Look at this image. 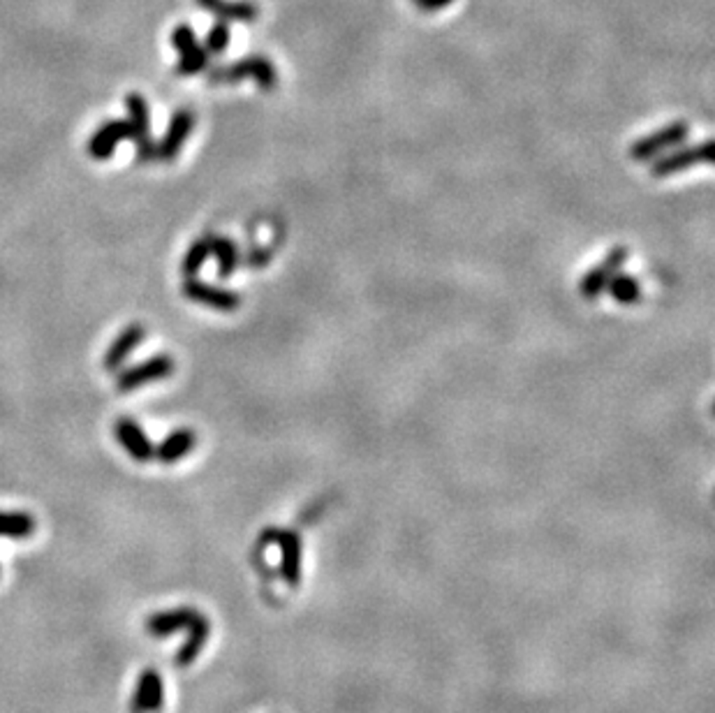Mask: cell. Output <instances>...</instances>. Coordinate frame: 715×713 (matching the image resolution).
<instances>
[{
	"mask_svg": "<svg viewBox=\"0 0 715 713\" xmlns=\"http://www.w3.org/2000/svg\"><path fill=\"white\" fill-rule=\"evenodd\" d=\"M243 79H252L264 91L276 89V65L271 63L269 59H264V56H246V59L236 60V63L227 65L223 70H216L211 75V82H243Z\"/></svg>",
	"mask_w": 715,
	"mask_h": 713,
	"instance_id": "obj_1",
	"label": "cell"
},
{
	"mask_svg": "<svg viewBox=\"0 0 715 713\" xmlns=\"http://www.w3.org/2000/svg\"><path fill=\"white\" fill-rule=\"evenodd\" d=\"M123 139H132L137 144V151L141 147V137L132 121H109V123L100 125L95 130V135L88 142V154L95 160H107L112 158L116 151V144Z\"/></svg>",
	"mask_w": 715,
	"mask_h": 713,
	"instance_id": "obj_2",
	"label": "cell"
},
{
	"mask_svg": "<svg viewBox=\"0 0 715 713\" xmlns=\"http://www.w3.org/2000/svg\"><path fill=\"white\" fill-rule=\"evenodd\" d=\"M687 128L686 121H676V123L667 125L660 132H653L651 137H644L640 142H634L632 148H630V155L637 162H646V160H655L671 147H679L687 139Z\"/></svg>",
	"mask_w": 715,
	"mask_h": 713,
	"instance_id": "obj_3",
	"label": "cell"
},
{
	"mask_svg": "<svg viewBox=\"0 0 715 713\" xmlns=\"http://www.w3.org/2000/svg\"><path fill=\"white\" fill-rule=\"evenodd\" d=\"M174 373V361L167 354H155L151 360L141 361V364L132 366V368H125L123 373L116 376V389L123 394V392H132V389L141 387V384L155 383V380H164Z\"/></svg>",
	"mask_w": 715,
	"mask_h": 713,
	"instance_id": "obj_4",
	"label": "cell"
},
{
	"mask_svg": "<svg viewBox=\"0 0 715 713\" xmlns=\"http://www.w3.org/2000/svg\"><path fill=\"white\" fill-rule=\"evenodd\" d=\"M164 704V681L158 669L147 667L144 672L137 677L135 693L130 701V711L132 713H155Z\"/></svg>",
	"mask_w": 715,
	"mask_h": 713,
	"instance_id": "obj_5",
	"label": "cell"
},
{
	"mask_svg": "<svg viewBox=\"0 0 715 713\" xmlns=\"http://www.w3.org/2000/svg\"><path fill=\"white\" fill-rule=\"evenodd\" d=\"M628 259V248H614L607 257H604V262H600L595 269H591V272L586 273V276L581 278L579 283V292L586 299H595V297H600L607 289V285H609V281L614 278L616 272H621L623 262Z\"/></svg>",
	"mask_w": 715,
	"mask_h": 713,
	"instance_id": "obj_6",
	"label": "cell"
},
{
	"mask_svg": "<svg viewBox=\"0 0 715 713\" xmlns=\"http://www.w3.org/2000/svg\"><path fill=\"white\" fill-rule=\"evenodd\" d=\"M711 160H713V144L711 142H703L699 147L680 148V151H674V154L663 155L660 160H655L653 177H671L676 171H683L692 165H709Z\"/></svg>",
	"mask_w": 715,
	"mask_h": 713,
	"instance_id": "obj_7",
	"label": "cell"
},
{
	"mask_svg": "<svg viewBox=\"0 0 715 713\" xmlns=\"http://www.w3.org/2000/svg\"><path fill=\"white\" fill-rule=\"evenodd\" d=\"M183 295L188 297L190 301H197V304H204L209 308H216V311H236L241 306V297L236 292H229V289L216 288V285L202 283L195 276L186 278L183 283Z\"/></svg>",
	"mask_w": 715,
	"mask_h": 713,
	"instance_id": "obj_8",
	"label": "cell"
},
{
	"mask_svg": "<svg viewBox=\"0 0 715 713\" xmlns=\"http://www.w3.org/2000/svg\"><path fill=\"white\" fill-rule=\"evenodd\" d=\"M193 125H195L193 112H188V109L176 112L170 121V128H167L164 137L160 139L158 147H155V158L174 160L176 155H179V151H181L183 144H186V139L190 137V132H193Z\"/></svg>",
	"mask_w": 715,
	"mask_h": 713,
	"instance_id": "obj_9",
	"label": "cell"
},
{
	"mask_svg": "<svg viewBox=\"0 0 715 713\" xmlns=\"http://www.w3.org/2000/svg\"><path fill=\"white\" fill-rule=\"evenodd\" d=\"M281 547V577L288 586H299L301 582V537L294 531H274Z\"/></svg>",
	"mask_w": 715,
	"mask_h": 713,
	"instance_id": "obj_10",
	"label": "cell"
},
{
	"mask_svg": "<svg viewBox=\"0 0 715 713\" xmlns=\"http://www.w3.org/2000/svg\"><path fill=\"white\" fill-rule=\"evenodd\" d=\"M114 436H116V440L121 442V448H123L135 461L153 459L155 448L151 445V440H148L147 433L139 429V424L132 422V419H128V417L118 419L116 429H114Z\"/></svg>",
	"mask_w": 715,
	"mask_h": 713,
	"instance_id": "obj_11",
	"label": "cell"
},
{
	"mask_svg": "<svg viewBox=\"0 0 715 713\" xmlns=\"http://www.w3.org/2000/svg\"><path fill=\"white\" fill-rule=\"evenodd\" d=\"M200 612L193 607H176L167 612H155L147 619V630L151 637H170L179 630H186Z\"/></svg>",
	"mask_w": 715,
	"mask_h": 713,
	"instance_id": "obj_12",
	"label": "cell"
},
{
	"mask_svg": "<svg viewBox=\"0 0 715 713\" xmlns=\"http://www.w3.org/2000/svg\"><path fill=\"white\" fill-rule=\"evenodd\" d=\"M125 107L130 112V121L137 128L141 137V148L137 151L139 160H153L155 158V147L151 142V118H148V102L141 98L139 93H128L125 95Z\"/></svg>",
	"mask_w": 715,
	"mask_h": 713,
	"instance_id": "obj_13",
	"label": "cell"
},
{
	"mask_svg": "<svg viewBox=\"0 0 715 713\" xmlns=\"http://www.w3.org/2000/svg\"><path fill=\"white\" fill-rule=\"evenodd\" d=\"M186 630H188V637H186V642L181 644V648H179L174 655V662L179 667L193 665V662L200 658L202 648H204V644L209 642V635H211V623H209L206 616H202L200 614Z\"/></svg>",
	"mask_w": 715,
	"mask_h": 713,
	"instance_id": "obj_14",
	"label": "cell"
},
{
	"mask_svg": "<svg viewBox=\"0 0 715 713\" xmlns=\"http://www.w3.org/2000/svg\"><path fill=\"white\" fill-rule=\"evenodd\" d=\"M144 334H147V329L139 327V324H130L128 329L121 331L116 341L107 350L105 360H102V366H105L107 371H118L123 366V361L130 357V353L144 341Z\"/></svg>",
	"mask_w": 715,
	"mask_h": 713,
	"instance_id": "obj_15",
	"label": "cell"
},
{
	"mask_svg": "<svg viewBox=\"0 0 715 713\" xmlns=\"http://www.w3.org/2000/svg\"><path fill=\"white\" fill-rule=\"evenodd\" d=\"M195 442H197V436L193 431L176 429L174 433H170L160 442V448H155L153 456H158V461H163V463H176V461H181L183 456H188L193 452Z\"/></svg>",
	"mask_w": 715,
	"mask_h": 713,
	"instance_id": "obj_16",
	"label": "cell"
},
{
	"mask_svg": "<svg viewBox=\"0 0 715 713\" xmlns=\"http://www.w3.org/2000/svg\"><path fill=\"white\" fill-rule=\"evenodd\" d=\"M211 243V253L216 255L218 259V273L223 278L232 276L239 266V248L232 239H225V236H216V239H209Z\"/></svg>",
	"mask_w": 715,
	"mask_h": 713,
	"instance_id": "obj_17",
	"label": "cell"
},
{
	"mask_svg": "<svg viewBox=\"0 0 715 713\" xmlns=\"http://www.w3.org/2000/svg\"><path fill=\"white\" fill-rule=\"evenodd\" d=\"M36 533V519L26 512H0V537H28Z\"/></svg>",
	"mask_w": 715,
	"mask_h": 713,
	"instance_id": "obj_18",
	"label": "cell"
},
{
	"mask_svg": "<svg viewBox=\"0 0 715 713\" xmlns=\"http://www.w3.org/2000/svg\"><path fill=\"white\" fill-rule=\"evenodd\" d=\"M607 288H609L611 297H614L618 304H625V306H630V304H637L641 297L640 281H637L634 276H630V273L616 272Z\"/></svg>",
	"mask_w": 715,
	"mask_h": 713,
	"instance_id": "obj_19",
	"label": "cell"
},
{
	"mask_svg": "<svg viewBox=\"0 0 715 713\" xmlns=\"http://www.w3.org/2000/svg\"><path fill=\"white\" fill-rule=\"evenodd\" d=\"M220 21H236V24H250L259 14L258 5L250 0H223L218 7Z\"/></svg>",
	"mask_w": 715,
	"mask_h": 713,
	"instance_id": "obj_20",
	"label": "cell"
},
{
	"mask_svg": "<svg viewBox=\"0 0 715 713\" xmlns=\"http://www.w3.org/2000/svg\"><path fill=\"white\" fill-rule=\"evenodd\" d=\"M206 65H209V51L204 47H200V44H195L193 49L181 53V59L176 63V75L190 77V75L206 70Z\"/></svg>",
	"mask_w": 715,
	"mask_h": 713,
	"instance_id": "obj_21",
	"label": "cell"
},
{
	"mask_svg": "<svg viewBox=\"0 0 715 713\" xmlns=\"http://www.w3.org/2000/svg\"><path fill=\"white\" fill-rule=\"evenodd\" d=\"M209 255H211V243L195 242L193 246L188 248L186 257H183V276L186 278L197 276V272H200L202 266H204V262L209 259Z\"/></svg>",
	"mask_w": 715,
	"mask_h": 713,
	"instance_id": "obj_22",
	"label": "cell"
},
{
	"mask_svg": "<svg viewBox=\"0 0 715 713\" xmlns=\"http://www.w3.org/2000/svg\"><path fill=\"white\" fill-rule=\"evenodd\" d=\"M206 51L209 53H223L229 47V26L227 21H218L209 33H206Z\"/></svg>",
	"mask_w": 715,
	"mask_h": 713,
	"instance_id": "obj_23",
	"label": "cell"
},
{
	"mask_svg": "<svg viewBox=\"0 0 715 713\" xmlns=\"http://www.w3.org/2000/svg\"><path fill=\"white\" fill-rule=\"evenodd\" d=\"M195 44H200V42H197V36H195V30L190 28L188 24L176 26V28L171 30V47H174L179 53L188 51V49H193Z\"/></svg>",
	"mask_w": 715,
	"mask_h": 713,
	"instance_id": "obj_24",
	"label": "cell"
},
{
	"mask_svg": "<svg viewBox=\"0 0 715 713\" xmlns=\"http://www.w3.org/2000/svg\"><path fill=\"white\" fill-rule=\"evenodd\" d=\"M454 0H415V5L424 12H438V10H445V7L452 5Z\"/></svg>",
	"mask_w": 715,
	"mask_h": 713,
	"instance_id": "obj_25",
	"label": "cell"
},
{
	"mask_svg": "<svg viewBox=\"0 0 715 713\" xmlns=\"http://www.w3.org/2000/svg\"><path fill=\"white\" fill-rule=\"evenodd\" d=\"M197 3H200V7H204V10H209V12L216 14L218 7H220V3H223V0H197Z\"/></svg>",
	"mask_w": 715,
	"mask_h": 713,
	"instance_id": "obj_26",
	"label": "cell"
}]
</instances>
